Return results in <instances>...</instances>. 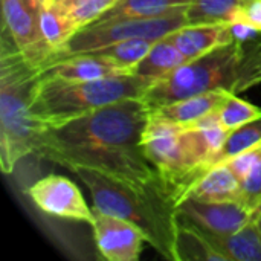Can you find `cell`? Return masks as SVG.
Wrapping results in <instances>:
<instances>
[{"mask_svg":"<svg viewBox=\"0 0 261 261\" xmlns=\"http://www.w3.org/2000/svg\"><path fill=\"white\" fill-rule=\"evenodd\" d=\"M229 95L231 92L228 90L203 92L199 95L158 106L154 109H150V113L179 127H190L197 121L216 113Z\"/></svg>","mask_w":261,"mask_h":261,"instance_id":"obj_13","label":"cell"},{"mask_svg":"<svg viewBox=\"0 0 261 261\" xmlns=\"http://www.w3.org/2000/svg\"><path fill=\"white\" fill-rule=\"evenodd\" d=\"M150 107L142 98L124 99L57 127H47L35 156L64 167L93 168L138 185L164 184L142 148Z\"/></svg>","mask_w":261,"mask_h":261,"instance_id":"obj_1","label":"cell"},{"mask_svg":"<svg viewBox=\"0 0 261 261\" xmlns=\"http://www.w3.org/2000/svg\"><path fill=\"white\" fill-rule=\"evenodd\" d=\"M245 0H191L185 9L188 24L234 23Z\"/></svg>","mask_w":261,"mask_h":261,"instance_id":"obj_20","label":"cell"},{"mask_svg":"<svg viewBox=\"0 0 261 261\" xmlns=\"http://www.w3.org/2000/svg\"><path fill=\"white\" fill-rule=\"evenodd\" d=\"M60 9L75 26L76 32L101 18L118 0H44Z\"/></svg>","mask_w":261,"mask_h":261,"instance_id":"obj_23","label":"cell"},{"mask_svg":"<svg viewBox=\"0 0 261 261\" xmlns=\"http://www.w3.org/2000/svg\"><path fill=\"white\" fill-rule=\"evenodd\" d=\"M246 23L261 32V0H245L234 23Z\"/></svg>","mask_w":261,"mask_h":261,"instance_id":"obj_27","label":"cell"},{"mask_svg":"<svg viewBox=\"0 0 261 261\" xmlns=\"http://www.w3.org/2000/svg\"><path fill=\"white\" fill-rule=\"evenodd\" d=\"M187 9V8H185ZM185 9L154 17V18H109L96 20L86 28L80 29L69 43L60 50L47 66L80 54H89L99 50L113 43L132 40V38H148L161 40L182 26L188 24L185 17ZM46 66V67H47ZM44 69V67H43Z\"/></svg>","mask_w":261,"mask_h":261,"instance_id":"obj_6","label":"cell"},{"mask_svg":"<svg viewBox=\"0 0 261 261\" xmlns=\"http://www.w3.org/2000/svg\"><path fill=\"white\" fill-rule=\"evenodd\" d=\"M124 73H133V72L125 67H121L115 61L95 52L72 55L41 69V76L70 80V81L99 80V78L124 75Z\"/></svg>","mask_w":261,"mask_h":261,"instance_id":"obj_12","label":"cell"},{"mask_svg":"<svg viewBox=\"0 0 261 261\" xmlns=\"http://www.w3.org/2000/svg\"><path fill=\"white\" fill-rule=\"evenodd\" d=\"M41 70L31 64L3 29L0 50V165L9 174L34 154L46 127L32 113V96Z\"/></svg>","mask_w":261,"mask_h":261,"instance_id":"obj_4","label":"cell"},{"mask_svg":"<svg viewBox=\"0 0 261 261\" xmlns=\"http://www.w3.org/2000/svg\"><path fill=\"white\" fill-rule=\"evenodd\" d=\"M257 213L248 225L234 234L213 236L205 232L226 261H261V226Z\"/></svg>","mask_w":261,"mask_h":261,"instance_id":"obj_16","label":"cell"},{"mask_svg":"<svg viewBox=\"0 0 261 261\" xmlns=\"http://www.w3.org/2000/svg\"><path fill=\"white\" fill-rule=\"evenodd\" d=\"M257 216H258V222H260V226H261V205L258 206V213H257Z\"/></svg>","mask_w":261,"mask_h":261,"instance_id":"obj_29","label":"cell"},{"mask_svg":"<svg viewBox=\"0 0 261 261\" xmlns=\"http://www.w3.org/2000/svg\"><path fill=\"white\" fill-rule=\"evenodd\" d=\"M257 147H261V116L229 132L225 145L211 162L210 170L214 167L225 165L239 154L254 150Z\"/></svg>","mask_w":261,"mask_h":261,"instance_id":"obj_21","label":"cell"},{"mask_svg":"<svg viewBox=\"0 0 261 261\" xmlns=\"http://www.w3.org/2000/svg\"><path fill=\"white\" fill-rule=\"evenodd\" d=\"M142 148L177 206L196 177V165L184 128L150 113L144 128Z\"/></svg>","mask_w":261,"mask_h":261,"instance_id":"obj_7","label":"cell"},{"mask_svg":"<svg viewBox=\"0 0 261 261\" xmlns=\"http://www.w3.org/2000/svg\"><path fill=\"white\" fill-rule=\"evenodd\" d=\"M156 40H148V38H132L119 43H113L107 47H102L99 50H93L95 54H99L121 67H125L133 72V69L138 66V63L148 54L151 46L154 44Z\"/></svg>","mask_w":261,"mask_h":261,"instance_id":"obj_24","label":"cell"},{"mask_svg":"<svg viewBox=\"0 0 261 261\" xmlns=\"http://www.w3.org/2000/svg\"><path fill=\"white\" fill-rule=\"evenodd\" d=\"M243 206L255 211L261 205V159L240 182V200Z\"/></svg>","mask_w":261,"mask_h":261,"instance_id":"obj_26","label":"cell"},{"mask_svg":"<svg viewBox=\"0 0 261 261\" xmlns=\"http://www.w3.org/2000/svg\"><path fill=\"white\" fill-rule=\"evenodd\" d=\"M87 187L93 208L136 226L162 257L174 260L177 228L176 200L164 184L138 185L93 168H75Z\"/></svg>","mask_w":261,"mask_h":261,"instance_id":"obj_2","label":"cell"},{"mask_svg":"<svg viewBox=\"0 0 261 261\" xmlns=\"http://www.w3.org/2000/svg\"><path fill=\"white\" fill-rule=\"evenodd\" d=\"M28 196L38 210L49 216L93 223V208L87 205L80 188L67 177L46 176L29 187Z\"/></svg>","mask_w":261,"mask_h":261,"instance_id":"obj_8","label":"cell"},{"mask_svg":"<svg viewBox=\"0 0 261 261\" xmlns=\"http://www.w3.org/2000/svg\"><path fill=\"white\" fill-rule=\"evenodd\" d=\"M188 61L190 60L171 41L170 35H167L154 41L148 54L133 69V73L156 83L173 73Z\"/></svg>","mask_w":261,"mask_h":261,"instance_id":"obj_17","label":"cell"},{"mask_svg":"<svg viewBox=\"0 0 261 261\" xmlns=\"http://www.w3.org/2000/svg\"><path fill=\"white\" fill-rule=\"evenodd\" d=\"M17 2L23 3L26 8H29L31 11H34L37 14H40L44 6V0H17Z\"/></svg>","mask_w":261,"mask_h":261,"instance_id":"obj_28","label":"cell"},{"mask_svg":"<svg viewBox=\"0 0 261 261\" xmlns=\"http://www.w3.org/2000/svg\"><path fill=\"white\" fill-rule=\"evenodd\" d=\"M184 199H194L200 202H239L240 179L226 165L214 167L188 188L180 200Z\"/></svg>","mask_w":261,"mask_h":261,"instance_id":"obj_15","label":"cell"},{"mask_svg":"<svg viewBox=\"0 0 261 261\" xmlns=\"http://www.w3.org/2000/svg\"><path fill=\"white\" fill-rule=\"evenodd\" d=\"M40 26H41V32H43L46 43L54 50L52 58L60 50H63V47L69 43V40L76 34V29L70 23V20L60 9H57L55 6H52L47 2H44V6L40 12Z\"/></svg>","mask_w":261,"mask_h":261,"instance_id":"obj_22","label":"cell"},{"mask_svg":"<svg viewBox=\"0 0 261 261\" xmlns=\"http://www.w3.org/2000/svg\"><path fill=\"white\" fill-rule=\"evenodd\" d=\"M2 5L3 29L11 35L21 55L41 70L50 61L54 50L43 37L40 14L17 0H2Z\"/></svg>","mask_w":261,"mask_h":261,"instance_id":"obj_9","label":"cell"},{"mask_svg":"<svg viewBox=\"0 0 261 261\" xmlns=\"http://www.w3.org/2000/svg\"><path fill=\"white\" fill-rule=\"evenodd\" d=\"M154 81L136 73L99 80H60L41 76L32 96V113L47 128L61 125L96 109L133 98H144Z\"/></svg>","mask_w":261,"mask_h":261,"instance_id":"obj_5","label":"cell"},{"mask_svg":"<svg viewBox=\"0 0 261 261\" xmlns=\"http://www.w3.org/2000/svg\"><path fill=\"white\" fill-rule=\"evenodd\" d=\"M191 0H118L101 18H154L185 9Z\"/></svg>","mask_w":261,"mask_h":261,"instance_id":"obj_19","label":"cell"},{"mask_svg":"<svg viewBox=\"0 0 261 261\" xmlns=\"http://www.w3.org/2000/svg\"><path fill=\"white\" fill-rule=\"evenodd\" d=\"M217 116H219L220 124L226 130L231 132L234 128H239V127L260 118L261 107L239 98V95L231 93L226 98V101L222 104V107L217 110Z\"/></svg>","mask_w":261,"mask_h":261,"instance_id":"obj_25","label":"cell"},{"mask_svg":"<svg viewBox=\"0 0 261 261\" xmlns=\"http://www.w3.org/2000/svg\"><path fill=\"white\" fill-rule=\"evenodd\" d=\"M226 261L208 240L206 234L196 225L177 216L174 239V261Z\"/></svg>","mask_w":261,"mask_h":261,"instance_id":"obj_18","label":"cell"},{"mask_svg":"<svg viewBox=\"0 0 261 261\" xmlns=\"http://www.w3.org/2000/svg\"><path fill=\"white\" fill-rule=\"evenodd\" d=\"M93 208V206H92ZM95 245L102 258L109 261H136L142 254L145 237L132 223L93 208Z\"/></svg>","mask_w":261,"mask_h":261,"instance_id":"obj_11","label":"cell"},{"mask_svg":"<svg viewBox=\"0 0 261 261\" xmlns=\"http://www.w3.org/2000/svg\"><path fill=\"white\" fill-rule=\"evenodd\" d=\"M177 216L206 234L229 236L248 225L255 216L252 211L239 202H200L184 199L176 206Z\"/></svg>","mask_w":261,"mask_h":261,"instance_id":"obj_10","label":"cell"},{"mask_svg":"<svg viewBox=\"0 0 261 261\" xmlns=\"http://www.w3.org/2000/svg\"><path fill=\"white\" fill-rule=\"evenodd\" d=\"M261 84V34L248 41H229L188 61L156 81L144 95L150 109L211 90L239 95Z\"/></svg>","mask_w":261,"mask_h":261,"instance_id":"obj_3","label":"cell"},{"mask_svg":"<svg viewBox=\"0 0 261 261\" xmlns=\"http://www.w3.org/2000/svg\"><path fill=\"white\" fill-rule=\"evenodd\" d=\"M176 47L191 61L206 52L234 41L228 23H208V24H185L170 34Z\"/></svg>","mask_w":261,"mask_h":261,"instance_id":"obj_14","label":"cell"}]
</instances>
